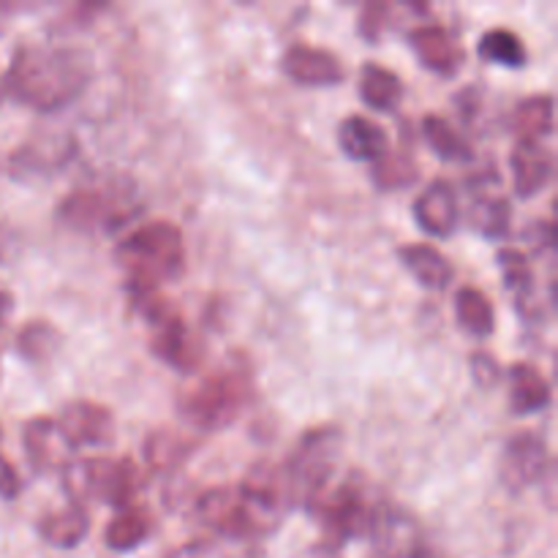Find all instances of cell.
Segmentation results:
<instances>
[{"label":"cell","instance_id":"18","mask_svg":"<svg viewBox=\"0 0 558 558\" xmlns=\"http://www.w3.org/2000/svg\"><path fill=\"white\" fill-rule=\"evenodd\" d=\"M338 147L349 161L376 163L390 153V136L385 125L365 114H349L338 123Z\"/></svg>","mask_w":558,"mask_h":558},{"label":"cell","instance_id":"13","mask_svg":"<svg viewBox=\"0 0 558 558\" xmlns=\"http://www.w3.org/2000/svg\"><path fill=\"white\" fill-rule=\"evenodd\" d=\"M414 223L423 229L428 238H450L461 221V202H458L456 185L450 180H434L420 191L412 205Z\"/></svg>","mask_w":558,"mask_h":558},{"label":"cell","instance_id":"31","mask_svg":"<svg viewBox=\"0 0 558 558\" xmlns=\"http://www.w3.org/2000/svg\"><path fill=\"white\" fill-rule=\"evenodd\" d=\"M499 270H501V278H505V287L510 289L512 298H515L518 308L526 314L529 305L534 303V281H537L529 256L518 248H501Z\"/></svg>","mask_w":558,"mask_h":558},{"label":"cell","instance_id":"14","mask_svg":"<svg viewBox=\"0 0 558 558\" xmlns=\"http://www.w3.org/2000/svg\"><path fill=\"white\" fill-rule=\"evenodd\" d=\"M283 74L292 82L305 87H332L343 82L347 71L343 63L325 47H311V44H292L281 58Z\"/></svg>","mask_w":558,"mask_h":558},{"label":"cell","instance_id":"21","mask_svg":"<svg viewBox=\"0 0 558 558\" xmlns=\"http://www.w3.org/2000/svg\"><path fill=\"white\" fill-rule=\"evenodd\" d=\"M403 96H407V87L392 69L374 63V60L360 69V98L365 107H371L374 112H396Z\"/></svg>","mask_w":558,"mask_h":558},{"label":"cell","instance_id":"40","mask_svg":"<svg viewBox=\"0 0 558 558\" xmlns=\"http://www.w3.org/2000/svg\"><path fill=\"white\" fill-rule=\"evenodd\" d=\"M234 558H267V556H265V550L248 548V550H245V554H240V556H234Z\"/></svg>","mask_w":558,"mask_h":558},{"label":"cell","instance_id":"25","mask_svg":"<svg viewBox=\"0 0 558 558\" xmlns=\"http://www.w3.org/2000/svg\"><path fill=\"white\" fill-rule=\"evenodd\" d=\"M469 227L485 240H507L512 234V202L507 196L480 194L469 205Z\"/></svg>","mask_w":558,"mask_h":558},{"label":"cell","instance_id":"9","mask_svg":"<svg viewBox=\"0 0 558 558\" xmlns=\"http://www.w3.org/2000/svg\"><path fill=\"white\" fill-rule=\"evenodd\" d=\"M548 441L537 430H521L507 439L499 458V480L510 494H523L543 483L550 472Z\"/></svg>","mask_w":558,"mask_h":558},{"label":"cell","instance_id":"27","mask_svg":"<svg viewBox=\"0 0 558 558\" xmlns=\"http://www.w3.org/2000/svg\"><path fill=\"white\" fill-rule=\"evenodd\" d=\"M477 54L485 63L510 71L523 69L529 63L526 44L510 27H490V31H485L477 41Z\"/></svg>","mask_w":558,"mask_h":558},{"label":"cell","instance_id":"29","mask_svg":"<svg viewBox=\"0 0 558 558\" xmlns=\"http://www.w3.org/2000/svg\"><path fill=\"white\" fill-rule=\"evenodd\" d=\"M423 136L428 142L430 150L436 153V158L447 163H469L474 158L472 145L466 142V136L461 131L452 129V123L441 114H425L423 118Z\"/></svg>","mask_w":558,"mask_h":558},{"label":"cell","instance_id":"1","mask_svg":"<svg viewBox=\"0 0 558 558\" xmlns=\"http://www.w3.org/2000/svg\"><path fill=\"white\" fill-rule=\"evenodd\" d=\"M93 80V58L71 44H20L5 71V93L36 112L74 104Z\"/></svg>","mask_w":558,"mask_h":558},{"label":"cell","instance_id":"23","mask_svg":"<svg viewBox=\"0 0 558 558\" xmlns=\"http://www.w3.org/2000/svg\"><path fill=\"white\" fill-rule=\"evenodd\" d=\"M556 125V104L550 93L523 98L512 112V129L518 142H543L554 134Z\"/></svg>","mask_w":558,"mask_h":558},{"label":"cell","instance_id":"38","mask_svg":"<svg viewBox=\"0 0 558 558\" xmlns=\"http://www.w3.org/2000/svg\"><path fill=\"white\" fill-rule=\"evenodd\" d=\"M11 311H14V294H11L9 289L0 287V327H5Z\"/></svg>","mask_w":558,"mask_h":558},{"label":"cell","instance_id":"17","mask_svg":"<svg viewBox=\"0 0 558 558\" xmlns=\"http://www.w3.org/2000/svg\"><path fill=\"white\" fill-rule=\"evenodd\" d=\"M512 189L521 199H534L550 185L556 172L554 153L543 142H518L510 153Z\"/></svg>","mask_w":558,"mask_h":558},{"label":"cell","instance_id":"41","mask_svg":"<svg viewBox=\"0 0 558 558\" xmlns=\"http://www.w3.org/2000/svg\"><path fill=\"white\" fill-rule=\"evenodd\" d=\"M5 98H9V93H5V82H3V76H0V104H3Z\"/></svg>","mask_w":558,"mask_h":558},{"label":"cell","instance_id":"7","mask_svg":"<svg viewBox=\"0 0 558 558\" xmlns=\"http://www.w3.org/2000/svg\"><path fill=\"white\" fill-rule=\"evenodd\" d=\"M379 505L381 501L368 499L365 485L357 477H349L343 483L330 485L316 499V505L311 507V515L319 518L322 529H325L322 545H330V548L341 550L352 539L371 537Z\"/></svg>","mask_w":558,"mask_h":558},{"label":"cell","instance_id":"37","mask_svg":"<svg viewBox=\"0 0 558 558\" xmlns=\"http://www.w3.org/2000/svg\"><path fill=\"white\" fill-rule=\"evenodd\" d=\"M11 254H14V232L5 223H0V265H5Z\"/></svg>","mask_w":558,"mask_h":558},{"label":"cell","instance_id":"39","mask_svg":"<svg viewBox=\"0 0 558 558\" xmlns=\"http://www.w3.org/2000/svg\"><path fill=\"white\" fill-rule=\"evenodd\" d=\"M314 558H341V550L330 548V545H319V548H316Z\"/></svg>","mask_w":558,"mask_h":558},{"label":"cell","instance_id":"5","mask_svg":"<svg viewBox=\"0 0 558 558\" xmlns=\"http://www.w3.org/2000/svg\"><path fill=\"white\" fill-rule=\"evenodd\" d=\"M338 456H341V430L332 425L311 428L300 436L298 447L283 466L292 507H303L305 512H311L316 499L332 485Z\"/></svg>","mask_w":558,"mask_h":558},{"label":"cell","instance_id":"36","mask_svg":"<svg viewBox=\"0 0 558 558\" xmlns=\"http://www.w3.org/2000/svg\"><path fill=\"white\" fill-rule=\"evenodd\" d=\"M167 558H218V550L210 543H185L174 548Z\"/></svg>","mask_w":558,"mask_h":558},{"label":"cell","instance_id":"24","mask_svg":"<svg viewBox=\"0 0 558 558\" xmlns=\"http://www.w3.org/2000/svg\"><path fill=\"white\" fill-rule=\"evenodd\" d=\"M153 534V518L147 515V510L142 507H125L112 515V521L107 523V532H104V543L114 554H131V550L140 548L147 537Z\"/></svg>","mask_w":558,"mask_h":558},{"label":"cell","instance_id":"16","mask_svg":"<svg viewBox=\"0 0 558 558\" xmlns=\"http://www.w3.org/2000/svg\"><path fill=\"white\" fill-rule=\"evenodd\" d=\"M409 47L417 54L420 63L439 76H452L461 69L463 52L456 36L439 22H423L409 31Z\"/></svg>","mask_w":558,"mask_h":558},{"label":"cell","instance_id":"35","mask_svg":"<svg viewBox=\"0 0 558 558\" xmlns=\"http://www.w3.org/2000/svg\"><path fill=\"white\" fill-rule=\"evenodd\" d=\"M20 494V477H16V469L0 456V499H16Z\"/></svg>","mask_w":558,"mask_h":558},{"label":"cell","instance_id":"30","mask_svg":"<svg viewBox=\"0 0 558 558\" xmlns=\"http://www.w3.org/2000/svg\"><path fill=\"white\" fill-rule=\"evenodd\" d=\"M60 343H63V338H60L58 327L52 322L33 319L20 327L14 347L22 360H27L31 365H44L60 352Z\"/></svg>","mask_w":558,"mask_h":558},{"label":"cell","instance_id":"19","mask_svg":"<svg viewBox=\"0 0 558 558\" xmlns=\"http://www.w3.org/2000/svg\"><path fill=\"white\" fill-rule=\"evenodd\" d=\"M398 259L407 267L409 276L428 292H445L450 289L456 270L450 259L430 243H407L398 248Z\"/></svg>","mask_w":558,"mask_h":558},{"label":"cell","instance_id":"6","mask_svg":"<svg viewBox=\"0 0 558 558\" xmlns=\"http://www.w3.org/2000/svg\"><path fill=\"white\" fill-rule=\"evenodd\" d=\"M63 488L76 507L96 499L114 510H125L134 507L142 488V469L131 458H85L65 469Z\"/></svg>","mask_w":558,"mask_h":558},{"label":"cell","instance_id":"15","mask_svg":"<svg viewBox=\"0 0 558 558\" xmlns=\"http://www.w3.org/2000/svg\"><path fill=\"white\" fill-rule=\"evenodd\" d=\"M150 352L156 354L161 363H167L169 368L180 371V374H189L202 365V343L196 341L194 332L189 330L185 319L180 316V311L169 319L158 322L150 327Z\"/></svg>","mask_w":558,"mask_h":558},{"label":"cell","instance_id":"4","mask_svg":"<svg viewBox=\"0 0 558 558\" xmlns=\"http://www.w3.org/2000/svg\"><path fill=\"white\" fill-rule=\"evenodd\" d=\"M254 398V379L248 371L221 368L196 381L180 398V414L191 428L216 434L229 428Z\"/></svg>","mask_w":558,"mask_h":558},{"label":"cell","instance_id":"32","mask_svg":"<svg viewBox=\"0 0 558 558\" xmlns=\"http://www.w3.org/2000/svg\"><path fill=\"white\" fill-rule=\"evenodd\" d=\"M420 178V167L409 150H390L371 169V180L379 191H401Z\"/></svg>","mask_w":558,"mask_h":558},{"label":"cell","instance_id":"43","mask_svg":"<svg viewBox=\"0 0 558 558\" xmlns=\"http://www.w3.org/2000/svg\"><path fill=\"white\" fill-rule=\"evenodd\" d=\"M0 439H3V428H0Z\"/></svg>","mask_w":558,"mask_h":558},{"label":"cell","instance_id":"28","mask_svg":"<svg viewBox=\"0 0 558 558\" xmlns=\"http://www.w3.org/2000/svg\"><path fill=\"white\" fill-rule=\"evenodd\" d=\"M191 450L194 447L189 445V439H183L174 430H153L150 436L142 445V456H145V463L150 466V472L156 474H172L189 461Z\"/></svg>","mask_w":558,"mask_h":558},{"label":"cell","instance_id":"8","mask_svg":"<svg viewBox=\"0 0 558 558\" xmlns=\"http://www.w3.org/2000/svg\"><path fill=\"white\" fill-rule=\"evenodd\" d=\"M196 515L210 532L218 537L234 539V543H254V539L267 537L278 529L281 518L259 510L251 505L238 485H218V488L205 490L196 499Z\"/></svg>","mask_w":558,"mask_h":558},{"label":"cell","instance_id":"20","mask_svg":"<svg viewBox=\"0 0 558 558\" xmlns=\"http://www.w3.org/2000/svg\"><path fill=\"white\" fill-rule=\"evenodd\" d=\"M507 376H510V412L515 417L539 414L550 407L554 390H550V381L545 379L537 365L515 363L507 371Z\"/></svg>","mask_w":558,"mask_h":558},{"label":"cell","instance_id":"3","mask_svg":"<svg viewBox=\"0 0 558 558\" xmlns=\"http://www.w3.org/2000/svg\"><path fill=\"white\" fill-rule=\"evenodd\" d=\"M140 210V191L131 180L120 178L112 183L76 189L65 194L54 210V218H58L60 227L71 229V232H118L123 223L134 221Z\"/></svg>","mask_w":558,"mask_h":558},{"label":"cell","instance_id":"33","mask_svg":"<svg viewBox=\"0 0 558 558\" xmlns=\"http://www.w3.org/2000/svg\"><path fill=\"white\" fill-rule=\"evenodd\" d=\"M469 368H472L474 385L483 387V390H490L501 381V368L496 363V357H490L488 352H474L469 357Z\"/></svg>","mask_w":558,"mask_h":558},{"label":"cell","instance_id":"26","mask_svg":"<svg viewBox=\"0 0 558 558\" xmlns=\"http://www.w3.org/2000/svg\"><path fill=\"white\" fill-rule=\"evenodd\" d=\"M456 319L472 338H490L496 332V311L488 294L477 287H461L456 292Z\"/></svg>","mask_w":558,"mask_h":558},{"label":"cell","instance_id":"2","mask_svg":"<svg viewBox=\"0 0 558 558\" xmlns=\"http://www.w3.org/2000/svg\"><path fill=\"white\" fill-rule=\"evenodd\" d=\"M114 259L123 267L131 294L156 292L163 281L183 272V232L172 221H147L120 240Z\"/></svg>","mask_w":558,"mask_h":558},{"label":"cell","instance_id":"34","mask_svg":"<svg viewBox=\"0 0 558 558\" xmlns=\"http://www.w3.org/2000/svg\"><path fill=\"white\" fill-rule=\"evenodd\" d=\"M387 14H390V5L385 3L365 5L363 14H360V33H363L365 38H371V41H376V38L381 36V31L387 27Z\"/></svg>","mask_w":558,"mask_h":558},{"label":"cell","instance_id":"11","mask_svg":"<svg viewBox=\"0 0 558 558\" xmlns=\"http://www.w3.org/2000/svg\"><path fill=\"white\" fill-rule=\"evenodd\" d=\"M76 156V140L71 134H41L22 142L9 156L11 178H47L63 169Z\"/></svg>","mask_w":558,"mask_h":558},{"label":"cell","instance_id":"42","mask_svg":"<svg viewBox=\"0 0 558 558\" xmlns=\"http://www.w3.org/2000/svg\"><path fill=\"white\" fill-rule=\"evenodd\" d=\"M371 558H392V556L385 554V550H374V554H371Z\"/></svg>","mask_w":558,"mask_h":558},{"label":"cell","instance_id":"22","mask_svg":"<svg viewBox=\"0 0 558 558\" xmlns=\"http://www.w3.org/2000/svg\"><path fill=\"white\" fill-rule=\"evenodd\" d=\"M90 534V515H87V507L69 505L65 510L49 512L38 521V537L49 545V548L58 550H74Z\"/></svg>","mask_w":558,"mask_h":558},{"label":"cell","instance_id":"10","mask_svg":"<svg viewBox=\"0 0 558 558\" xmlns=\"http://www.w3.org/2000/svg\"><path fill=\"white\" fill-rule=\"evenodd\" d=\"M22 450L38 474H63L76 461V450L54 417H33L22 428Z\"/></svg>","mask_w":558,"mask_h":558},{"label":"cell","instance_id":"12","mask_svg":"<svg viewBox=\"0 0 558 558\" xmlns=\"http://www.w3.org/2000/svg\"><path fill=\"white\" fill-rule=\"evenodd\" d=\"M54 420L76 452L82 447H109L114 441V414L96 401L65 403Z\"/></svg>","mask_w":558,"mask_h":558}]
</instances>
